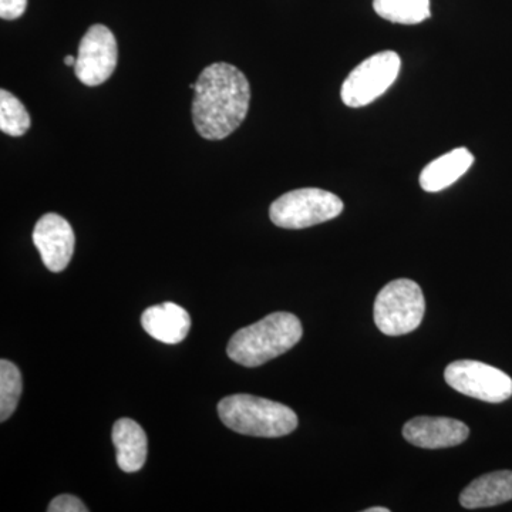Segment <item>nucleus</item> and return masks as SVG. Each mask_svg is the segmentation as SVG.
Here are the masks:
<instances>
[{
	"label": "nucleus",
	"instance_id": "obj_21",
	"mask_svg": "<svg viewBox=\"0 0 512 512\" xmlns=\"http://www.w3.org/2000/svg\"><path fill=\"white\" fill-rule=\"evenodd\" d=\"M64 63H66L67 66H74V64H76V59H74L73 56H66V59H64Z\"/></svg>",
	"mask_w": 512,
	"mask_h": 512
},
{
	"label": "nucleus",
	"instance_id": "obj_11",
	"mask_svg": "<svg viewBox=\"0 0 512 512\" xmlns=\"http://www.w3.org/2000/svg\"><path fill=\"white\" fill-rule=\"evenodd\" d=\"M144 330L165 345H177L187 338L191 329L190 313L173 302L151 306L141 316Z\"/></svg>",
	"mask_w": 512,
	"mask_h": 512
},
{
	"label": "nucleus",
	"instance_id": "obj_19",
	"mask_svg": "<svg viewBox=\"0 0 512 512\" xmlns=\"http://www.w3.org/2000/svg\"><path fill=\"white\" fill-rule=\"evenodd\" d=\"M28 8V0H0V18L19 19Z\"/></svg>",
	"mask_w": 512,
	"mask_h": 512
},
{
	"label": "nucleus",
	"instance_id": "obj_1",
	"mask_svg": "<svg viewBox=\"0 0 512 512\" xmlns=\"http://www.w3.org/2000/svg\"><path fill=\"white\" fill-rule=\"evenodd\" d=\"M251 87L245 74L229 63H212L195 83L192 121L205 140H224L247 117Z\"/></svg>",
	"mask_w": 512,
	"mask_h": 512
},
{
	"label": "nucleus",
	"instance_id": "obj_2",
	"mask_svg": "<svg viewBox=\"0 0 512 512\" xmlns=\"http://www.w3.org/2000/svg\"><path fill=\"white\" fill-rule=\"evenodd\" d=\"M301 320L288 312H275L254 325L238 330L229 340V359L245 367H258L284 355L302 339Z\"/></svg>",
	"mask_w": 512,
	"mask_h": 512
},
{
	"label": "nucleus",
	"instance_id": "obj_9",
	"mask_svg": "<svg viewBox=\"0 0 512 512\" xmlns=\"http://www.w3.org/2000/svg\"><path fill=\"white\" fill-rule=\"evenodd\" d=\"M33 244L43 264L52 272H62L72 261L76 237L72 225L60 215H43L33 229Z\"/></svg>",
	"mask_w": 512,
	"mask_h": 512
},
{
	"label": "nucleus",
	"instance_id": "obj_16",
	"mask_svg": "<svg viewBox=\"0 0 512 512\" xmlns=\"http://www.w3.org/2000/svg\"><path fill=\"white\" fill-rule=\"evenodd\" d=\"M30 128V116L18 97L0 90V130L12 137H22Z\"/></svg>",
	"mask_w": 512,
	"mask_h": 512
},
{
	"label": "nucleus",
	"instance_id": "obj_6",
	"mask_svg": "<svg viewBox=\"0 0 512 512\" xmlns=\"http://www.w3.org/2000/svg\"><path fill=\"white\" fill-rule=\"evenodd\" d=\"M400 67L402 59L393 50L367 57L346 77L340 92L343 103L353 109L373 103L396 82Z\"/></svg>",
	"mask_w": 512,
	"mask_h": 512
},
{
	"label": "nucleus",
	"instance_id": "obj_3",
	"mask_svg": "<svg viewBox=\"0 0 512 512\" xmlns=\"http://www.w3.org/2000/svg\"><path fill=\"white\" fill-rule=\"evenodd\" d=\"M220 419L235 433L252 437H284L298 427V416L285 404L251 396L234 394L218 404Z\"/></svg>",
	"mask_w": 512,
	"mask_h": 512
},
{
	"label": "nucleus",
	"instance_id": "obj_5",
	"mask_svg": "<svg viewBox=\"0 0 512 512\" xmlns=\"http://www.w3.org/2000/svg\"><path fill=\"white\" fill-rule=\"evenodd\" d=\"M343 207V201L333 192L320 188H301L286 192L275 200L269 210V217L276 227L303 229L339 217Z\"/></svg>",
	"mask_w": 512,
	"mask_h": 512
},
{
	"label": "nucleus",
	"instance_id": "obj_18",
	"mask_svg": "<svg viewBox=\"0 0 512 512\" xmlns=\"http://www.w3.org/2000/svg\"><path fill=\"white\" fill-rule=\"evenodd\" d=\"M49 512H87L89 508L86 507L79 500V498L74 497V495L63 494L56 497L55 500L50 503L49 508H47Z\"/></svg>",
	"mask_w": 512,
	"mask_h": 512
},
{
	"label": "nucleus",
	"instance_id": "obj_8",
	"mask_svg": "<svg viewBox=\"0 0 512 512\" xmlns=\"http://www.w3.org/2000/svg\"><path fill=\"white\" fill-rule=\"evenodd\" d=\"M119 59L116 37L107 26L93 25L79 45L74 73L86 86H100L110 79Z\"/></svg>",
	"mask_w": 512,
	"mask_h": 512
},
{
	"label": "nucleus",
	"instance_id": "obj_15",
	"mask_svg": "<svg viewBox=\"0 0 512 512\" xmlns=\"http://www.w3.org/2000/svg\"><path fill=\"white\" fill-rule=\"evenodd\" d=\"M380 18L399 25H419L430 19V0H373Z\"/></svg>",
	"mask_w": 512,
	"mask_h": 512
},
{
	"label": "nucleus",
	"instance_id": "obj_7",
	"mask_svg": "<svg viewBox=\"0 0 512 512\" xmlns=\"http://www.w3.org/2000/svg\"><path fill=\"white\" fill-rule=\"evenodd\" d=\"M444 379L458 393L487 403H503L512 396V379L503 370L477 362L457 360L446 367Z\"/></svg>",
	"mask_w": 512,
	"mask_h": 512
},
{
	"label": "nucleus",
	"instance_id": "obj_13",
	"mask_svg": "<svg viewBox=\"0 0 512 512\" xmlns=\"http://www.w3.org/2000/svg\"><path fill=\"white\" fill-rule=\"evenodd\" d=\"M111 437L121 470L124 473L141 470L147 460V436L143 427L134 420L120 419L114 424Z\"/></svg>",
	"mask_w": 512,
	"mask_h": 512
},
{
	"label": "nucleus",
	"instance_id": "obj_17",
	"mask_svg": "<svg viewBox=\"0 0 512 512\" xmlns=\"http://www.w3.org/2000/svg\"><path fill=\"white\" fill-rule=\"evenodd\" d=\"M22 387L18 366L9 360H0V420L6 421L15 413Z\"/></svg>",
	"mask_w": 512,
	"mask_h": 512
},
{
	"label": "nucleus",
	"instance_id": "obj_10",
	"mask_svg": "<svg viewBox=\"0 0 512 512\" xmlns=\"http://www.w3.org/2000/svg\"><path fill=\"white\" fill-rule=\"evenodd\" d=\"M470 430L463 421L448 417H416L403 427L404 439L420 448H447L458 446L468 439Z\"/></svg>",
	"mask_w": 512,
	"mask_h": 512
},
{
	"label": "nucleus",
	"instance_id": "obj_4",
	"mask_svg": "<svg viewBox=\"0 0 512 512\" xmlns=\"http://www.w3.org/2000/svg\"><path fill=\"white\" fill-rule=\"evenodd\" d=\"M426 312L420 285L412 279H396L377 295L373 316L380 332L402 336L419 328Z\"/></svg>",
	"mask_w": 512,
	"mask_h": 512
},
{
	"label": "nucleus",
	"instance_id": "obj_12",
	"mask_svg": "<svg viewBox=\"0 0 512 512\" xmlns=\"http://www.w3.org/2000/svg\"><path fill=\"white\" fill-rule=\"evenodd\" d=\"M473 164L474 156L468 148H454L424 167L420 174L421 188L427 192L446 190L460 180Z\"/></svg>",
	"mask_w": 512,
	"mask_h": 512
},
{
	"label": "nucleus",
	"instance_id": "obj_14",
	"mask_svg": "<svg viewBox=\"0 0 512 512\" xmlns=\"http://www.w3.org/2000/svg\"><path fill=\"white\" fill-rule=\"evenodd\" d=\"M512 500V471H494L478 477L460 495L467 510L495 507Z\"/></svg>",
	"mask_w": 512,
	"mask_h": 512
},
{
	"label": "nucleus",
	"instance_id": "obj_20",
	"mask_svg": "<svg viewBox=\"0 0 512 512\" xmlns=\"http://www.w3.org/2000/svg\"><path fill=\"white\" fill-rule=\"evenodd\" d=\"M390 510H387V508H384V507H372V508H367V510H365V512H389Z\"/></svg>",
	"mask_w": 512,
	"mask_h": 512
}]
</instances>
